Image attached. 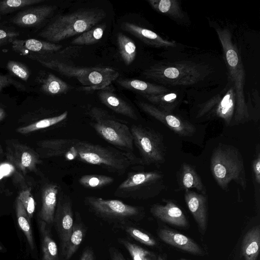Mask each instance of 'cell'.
Listing matches in <instances>:
<instances>
[{
    "label": "cell",
    "instance_id": "obj_8",
    "mask_svg": "<svg viewBox=\"0 0 260 260\" xmlns=\"http://www.w3.org/2000/svg\"><path fill=\"white\" fill-rule=\"evenodd\" d=\"M217 32L223 47L230 76L235 85L238 110L245 122L249 119L250 115L244 95L245 76L243 66L229 31L218 29Z\"/></svg>",
    "mask_w": 260,
    "mask_h": 260
},
{
    "label": "cell",
    "instance_id": "obj_35",
    "mask_svg": "<svg viewBox=\"0 0 260 260\" xmlns=\"http://www.w3.org/2000/svg\"><path fill=\"white\" fill-rule=\"evenodd\" d=\"M143 96L151 103L158 105L159 108L169 112L175 107V102L177 99V95L174 93Z\"/></svg>",
    "mask_w": 260,
    "mask_h": 260
},
{
    "label": "cell",
    "instance_id": "obj_39",
    "mask_svg": "<svg viewBox=\"0 0 260 260\" xmlns=\"http://www.w3.org/2000/svg\"><path fill=\"white\" fill-rule=\"evenodd\" d=\"M18 199L24 207L29 217L31 218L35 210V202L30 189L22 191L19 193Z\"/></svg>",
    "mask_w": 260,
    "mask_h": 260
},
{
    "label": "cell",
    "instance_id": "obj_26",
    "mask_svg": "<svg viewBox=\"0 0 260 260\" xmlns=\"http://www.w3.org/2000/svg\"><path fill=\"white\" fill-rule=\"evenodd\" d=\"M179 184L181 188L186 190L196 188L203 193H205V188L200 177L196 170L189 165L182 164L179 176Z\"/></svg>",
    "mask_w": 260,
    "mask_h": 260
},
{
    "label": "cell",
    "instance_id": "obj_10",
    "mask_svg": "<svg viewBox=\"0 0 260 260\" xmlns=\"http://www.w3.org/2000/svg\"><path fill=\"white\" fill-rule=\"evenodd\" d=\"M84 203L94 214L105 218L124 219L136 217L141 213V208L126 204L118 200L86 196Z\"/></svg>",
    "mask_w": 260,
    "mask_h": 260
},
{
    "label": "cell",
    "instance_id": "obj_34",
    "mask_svg": "<svg viewBox=\"0 0 260 260\" xmlns=\"http://www.w3.org/2000/svg\"><path fill=\"white\" fill-rule=\"evenodd\" d=\"M68 115V112L64 111L61 114L40 120L26 126L18 128L17 132L21 134H27L40 129L46 128L56 124L65 120Z\"/></svg>",
    "mask_w": 260,
    "mask_h": 260
},
{
    "label": "cell",
    "instance_id": "obj_16",
    "mask_svg": "<svg viewBox=\"0 0 260 260\" xmlns=\"http://www.w3.org/2000/svg\"><path fill=\"white\" fill-rule=\"evenodd\" d=\"M152 214L169 224L185 228L188 225L187 218L182 211L171 201L162 205L155 204L150 208Z\"/></svg>",
    "mask_w": 260,
    "mask_h": 260
},
{
    "label": "cell",
    "instance_id": "obj_45",
    "mask_svg": "<svg viewBox=\"0 0 260 260\" xmlns=\"http://www.w3.org/2000/svg\"><path fill=\"white\" fill-rule=\"evenodd\" d=\"M109 253L111 260H126L120 252L113 247L109 249Z\"/></svg>",
    "mask_w": 260,
    "mask_h": 260
},
{
    "label": "cell",
    "instance_id": "obj_36",
    "mask_svg": "<svg viewBox=\"0 0 260 260\" xmlns=\"http://www.w3.org/2000/svg\"><path fill=\"white\" fill-rule=\"evenodd\" d=\"M44 1V0H6L1 1L0 16Z\"/></svg>",
    "mask_w": 260,
    "mask_h": 260
},
{
    "label": "cell",
    "instance_id": "obj_27",
    "mask_svg": "<svg viewBox=\"0 0 260 260\" xmlns=\"http://www.w3.org/2000/svg\"><path fill=\"white\" fill-rule=\"evenodd\" d=\"M119 52L126 66L131 64L137 54V48L134 41L127 36L119 32L117 35Z\"/></svg>",
    "mask_w": 260,
    "mask_h": 260
},
{
    "label": "cell",
    "instance_id": "obj_9",
    "mask_svg": "<svg viewBox=\"0 0 260 260\" xmlns=\"http://www.w3.org/2000/svg\"><path fill=\"white\" fill-rule=\"evenodd\" d=\"M134 144L144 164H159L165 160V148L162 137L157 132L141 125L130 128Z\"/></svg>",
    "mask_w": 260,
    "mask_h": 260
},
{
    "label": "cell",
    "instance_id": "obj_4",
    "mask_svg": "<svg viewBox=\"0 0 260 260\" xmlns=\"http://www.w3.org/2000/svg\"><path fill=\"white\" fill-rule=\"evenodd\" d=\"M210 170L223 190H228L232 181L245 189L247 182L244 160L240 152L234 146L219 144L212 154Z\"/></svg>",
    "mask_w": 260,
    "mask_h": 260
},
{
    "label": "cell",
    "instance_id": "obj_47",
    "mask_svg": "<svg viewBox=\"0 0 260 260\" xmlns=\"http://www.w3.org/2000/svg\"><path fill=\"white\" fill-rule=\"evenodd\" d=\"M11 167L8 164H4L0 166V172L4 175H8L12 170Z\"/></svg>",
    "mask_w": 260,
    "mask_h": 260
},
{
    "label": "cell",
    "instance_id": "obj_7",
    "mask_svg": "<svg viewBox=\"0 0 260 260\" xmlns=\"http://www.w3.org/2000/svg\"><path fill=\"white\" fill-rule=\"evenodd\" d=\"M203 69L188 63L157 64L143 72L146 78L172 85H190L198 81L203 75Z\"/></svg>",
    "mask_w": 260,
    "mask_h": 260
},
{
    "label": "cell",
    "instance_id": "obj_21",
    "mask_svg": "<svg viewBox=\"0 0 260 260\" xmlns=\"http://www.w3.org/2000/svg\"><path fill=\"white\" fill-rule=\"evenodd\" d=\"M121 27L123 29L129 32L148 45L156 47L174 46L173 42L164 40L155 32L134 23L123 22L121 24Z\"/></svg>",
    "mask_w": 260,
    "mask_h": 260
},
{
    "label": "cell",
    "instance_id": "obj_50",
    "mask_svg": "<svg viewBox=\"0 0 260 260\" xmlns=\"http://www.w3.org/2000/svg\"><path fill=\"white\" fill-rule=\"evenodd\" d=\"M4 115H5L4 111H3V109L0 108V119L4 116Z\"/></svg>",
    "mask_w": 260,
    "mask_h": 260
},
{
    "label": "cell",
    "instance_id": "obj_19",
    "mask_svg": "<svg viewBox=\"0 0 260 260\" xmlns=\"http://www.w3.org/2000/svg\"><path fill=\"white\" fill-rule=\"evenodd\" d=\"M159 238L164 242L187 252L202 255L201 247L190 238L170 230L162 229L158 232Z\"/></svg>",
    "mask_w": 260,
    "mask_h": 260
},
{
    "label": "cell",
    "instance_id": "obj_46",
    "mask_svg": "<svg viewBox=\"0 0 260 260\" xmlns=\"http://www.w3.org/2000/svg\"><path fill=\"white\" fill-rule=\"evenodd\" d=\"M80 260H94L92 251L89 248L85 249L82 253Z\"/></svg>",
    "mask_w": 260,
    "mask_h": 260
},
{
    "label": "cell",
    "instance_id": "obj_11",
    "mask_svg": "<svg viewBox=\"0 0 260 260\" xmlns=\"http://www.w3.org/2000/svg\"><path fill=\"white\" fill-rule=\"evenodd\" d=\"M206 115L222 119L227 125L233 126L244 122L237 108L236 94L233 90L222 99H217L205 104L199 116Z\"/></svg>",
    "mask_w": 260,
    "mask_h": 260
},
{
    "label": "cell",
    "instance_id": "obj_53",
    "mask_svg": "<svg viewBox=\"0 0 260 260\" xmlns=\"http://www.w3.org/2000/svg\"><path fill=\"white\" fill-rule=\"evenodd\" d=\"M2 246L0 245V250H2Z\"/></svg>",
    "mask_w": 260,
    "mask_h": 260
},
{
    "label": "cell",
    "instance_id": "obj_52",
    "mask_svg": "<svg viewBox=\"0 0 260 260\" xmlns=\"http://www.w3.org/2000/svg\"><path fill=\"white\" fill-rule=\"evenodd\" d=\"M3 176V175L0 172V179H1Z\"/></svg>",
    "mask_w": 260,
    "mask_h": 260
},
{
    "label": "cell",
    "instance_id": "obj_24",
    "mask_svg": "<svg viewBox=\"0 0 260 260\" xmlns=\"http://www.w3.org/2000/svg\"><path fill=\"white\" fill-rule=\"evenodd\" d=\"M260 245V228L256 225L245 235L241 245V251L245 260H257Z\"/></svg>",
    "mask_w": 260,
    "mask_h": 260
},
{
    "label": "cell",
    "instance_id": "obj_30",
    "mask_svg": "<svg viewBox=\"0 0 260 260\" xmlns=\"http://www.w3.org/2000/svg\"><path fill=\"white\" fill-rule=\"evenodd\" d=\"M151 6L160 13L167 14L178 19L184 17L183 12L176 1L173 0H151L148 1Z\"/></svg>",
    "mask_w": 260,
    "mask_h": 260
},
{
    "label": "cell",
    "instance_id": "obj_25",
    "mask_svg": "<svg viewBox=\"0 0 260 260\" xmlns=\"http://www.w3.org/2000/svg\"><path fill=\"white\" fill-rule=\"evenodd\" d=\"M39 228L41 239L42 260H59L58 248L52 239L47 224L40 220Z\"/></svg>",
    "mask_w": 260,
    "mask_h": 260
},
{
    "label": "cell",
    "instance_id": "obj_6",
    "mask_svg": "<svg viewBox=\"0 0 260 260\" xmlns=\"http://www.w3.org/2000/svg\"><path fill=\"white\" fill-rule=\"evenodd\" d=\"M162 178V174L157 171L130 172L117 186L114 195L139 200L153 197L160 189Z\"/></svg>",
    "mask_w": 260,
    "mask_h": 260
},
{
    "label": "cell",
    "instance_id": "obj_5",
    "mask_svg": "<svg viewBox=\"0 0 260 260\" xmlns=\"http://www.w3.org/2000/svg\"><path fill=\"white\" fill-rule=\"evenodd\" d=\"M89 115L90 126L102 139L124 151L134 150L131 129L123 121L98 107L91 109Z\"/></svg>",
    "mask_w": 260,
    "mask_h": 260
},
{
    "label": "cell",
    "instance_id": "obj_29",
    "mask_svg": "<svg viewBox=\"0 0 260 260\" xmlns=\"http://www.w3.org/2000/svg\"><path fill=\"white\" fill-rule=\"evenodd\" d=\"M76 222L73 224L72 233L66 250L64 259L70 260L81 244L84 237L82 224L79 222L80 214L76 213Z\"/></svg>",
    "mask_w": 260,
    "mask_h": 260
},
{
    "label": "cell",
    "instance_id": "obj_31",
    "mask_svg": "<svg viewBox=\"0 0 260 260\" xmlns=\"http://www.w3.org/2000/svg\"><path fill=\"white\" fill-rule=\"evenodd\" d=\"M106 28L105 23L97 25L75 38L72 44L76 45H90L95 44L103 37Z\"/></svg>",
    "mask_w": 260,
    "mask_h": 260
},
{
    "label": "cell",
    "instance_id": "obj_44",
    "mask_svg": "<svg viewBox=\"0 0 260 260\" xmlns=\"http://www.w3.org/2000/svg\"><path fill=\"white\" fill-rule=\"evenodd\" d=\"M19 36L18 32L0 29V40H11Z\"/></svg>",
    "mask_w": 260,
    "mask_h": 260
},
{
    "label": "cell",
    "instance_id": "obj_43",
    "mask_svg": "<svg viewBox=\"0 0 260 260\" xmlns=\"http://www.w3.org/2000/svg\"><path fill=\"white\" fill-rule=\"evenodd\" d=\"M32 157L28 152H24L21 157V164L24 168L29 167L32 164Z\"/></svg>",
    "mask_w": 260,
    "mask_h": 260
},
{
    "label": "cell",
    "instance_id": "obj_38",
    "mask_svg": "<svg viewBox=\"0 0 260 260\" xmlns=\"http://www.w3.org/2000/svg\"><path fill=\"white\" fill-rule=\"evenodd\" d=\"M126 232L134 239L149 246L156 245L155 240L146 233L133 227H127Z\"/></svg>",
    "mask_w": 260,
    "mask_h": 260
},
{
    "label": "cell",
    "instance_id": "obj_17",
    "mask_svg": "<svg viewBox=\"0 0 260 260\" xmlns=\"http://www.w3.org/2000/svg\"><path fill=\"white\" fill-rule=\"evenodd\" d=\"M98 95L101 102L114 112L134 120L138 119V116L131 105L109 87L99 90Z\"/></svg>",
    "mask_w": 260,
    "mask_h": 260
},
{
    "label": "cell",
    "instance_id": "obj_28",
    "mask_svg": "<svg viewBox=\"0 0 260 260\" xmlns=\"http://www.w3.org/2000/svg\"><path fill=\"white\" fill-rule=\"evenodd\" d=\"M16 210L18 225L25 235L29 246L31 249H34L35 244L30 218L18 198L16 200Z\"/></svg>",
    "mask_w": 260,
    "mask_h": 260
},
{
    "label": "cell",
    "instance_id": "obj_51",
    "mask_svg": "<svg viewBox=\"0 0 260 260\" xmlns=\"http://www.w3.org/2000/svg\"><path fill=\"white\" fill-rule=\"evenodd\" d=\"M158 260H164L162 257H161L160 256H159L158 257Z\"/></svg>",
    "mask_w": 260,
    "mask_h": 260
},
{
    "label": "cell",
    "instance_id": "obj_15",
    "mask_svg": "<svg viewBox=\"0 0 260 260\" xmlns=\"http://www.w3.org/2000/svg\"><path fill=\"white\" fill-rule=\"evenodd\" d=\"M12 48L16 52L27 56L51 54L62 47L60 45L34 39L12 40Z\"/></svg>",
    "mask_w": 260,
    "mask_h": 260
},
{
    "label": "cell",
    "instance_id": "obj_48",
    "mask_svg": "<svg viewBox=\"0 0 260 260\" xmlns=\"http://www.w3.org/2000/svg\"><path fill=\"white\" fill-rule=\"evenodd\" d=\"M151 255V253L149 252L144 256L143 260H152L150 257Z\"/></svg>",
    "mask_w": 260,
    "mask_h": 260
},
{
    "label": "cell",
    "instance_id": "obj_54",
    "mask_svg": "<svg viewBox=\"0 0 260 260\" xmlns=\"http://www.w3.org/2000/svg\"><path fill=\"white\" fill-rule=\"evenodd\" d=\"M180 260H186V259H180Z\"/></svg>",
    "mask_w": 260,
    "mask_h": 260
},
{
    "label": "cell",
    "instance_id": "obj_49",
    "mask_svg": "<svg viewBox=\"0 0 260 260\" xmlns=\"http://www.w3.org/2000/svg\"><path fill=\"white\" fill-rule=\"evenodd\" d=\"M10 40H0V46L8 43Z\"/></svg>",
    "mask_w": 260,
    "mask_h": 260
},
{
    "label": "cell",
    "instance_id": "obj_2",
    "mask_svg": "<svg viewBox=\"0 0 260 260\" xmlns=\"http://www.w3.org/2000/svg\"><path fill=\"white\" fill-rule=\"evenodd\" d=\"M27 57L62 75L76 78L83 86L79 89L83 91L100 90L107 88L119 76L118 72L110 68L75 67L42 55H30Z\"/></svg>",
    "mask_w": 260,
    "mask_h": 260
},
{
    "label": "cell",
    "instance_id": "obj_42",
    "mask_svg": "<svg viewBox=\"0 0 260 260\" xmlns=\"http://www.w3.org/2000/svg\"><path fill=\"white\" fill-rule=\"evenodd\" d=\"M252 168L255 180L259 184L260 183V155L259 153L253 161Z\"/></svg>",
    "mask_w": 260,
    "mask_h": 260
},
{
    "label": "cell",
    "instance_id": "obj_41",
    "mask_svg": "<svg viewBox=\"0 0 260 260\" xmlns=\"http://www.w3.org/2000/svg\"><path fill=\"white\" fill-rule=\"evenodd\" d=\"M11 85H13L21 90L25 89V87L23 84L16 81L10 76L0 75V91L3 88Z\"/></svg>",
    "mask_w": 260,
    "mask_h": 260
},
{
    "label": "cell",
    "instance_id": "obj_33",
    "mask_svg": "<svg viewBox=\"0 0 260 260\" xmlns=\"http://www.w3.org/2000/svg\"><path fill=\"white\" fill-rule=\"evenodd\" d=\"M114 181L113 177L104 175H85L78 181L82 186L90 189H99L108 186Z\"/></svg>",
    "mask_w": 260,
    "mask_h": 260
},
{
    "label": "cell",
    "instance_id": "obj_40",
    "mask_svg": "<svg viewBox=\"0 0 260 260\" xmlns=\"http://www.w3.org/2000/svg\"><path fill=\"white\" fill-rule=\"evenodd\" d=\"M120 241L127 250L133 260H143L144 256L149 252L141 247L124 239L120 240Z\"/></svg>",
    "mask_w": 260,
    "mask_h": 260
},
{
    "label": "cell",
    "instance_id": "obj_14",
    "mask_svg": "<svg viewBox=\"0 0 260 260\" xmlns=\"http://www.w3.org/2000/svg\"><path fill=\"white\" fill-rule=\"evenodd\" d=\"M56 9L53 5H40L26 9L18 13L11 20L20 26H33L49 17Z\"/></svg>",
    "mask_w": 260,
    "mask_h": 260
},
{
    "label": "cell",
    "instance_id": "obj_20",
    "mask_svg": "<svg viewBox=\"0 0 260 260\" xmlns=\"http://www.w3.org/2000/svg\"><path fill=\"white\" fill-rule=\"evenodd\" d=\"M59 189L58 185L56 184H48L43 189L40 217L47 224L53 223Z\"/></svg>",
    "mask_w": 260,
    "mask_h": 260
},
{
    "label": "cell",
    "instance_id": "obj_22",
    "mask_svg": "<svg viewBox=\"0 0 260 260\" xmlns=\"http://www.w3.org/2000/svg\"><path fill=\"white\" fill-rule=\"evenodd\" d=\"M37 82L41 90L48 95L66 93L72 89L69 84L55 75L49 72H43L37 77Z\"/></svg>",
    "mask_w": 260,
    "mask_h": 260
},
{
    "label": "cell",
    "instance_id": "obj_23",
    "mask_svg": "<svg viewBox=\"0 0 260 260\" xmlns=\"http://www.w3.org/2000/svg\"><path fill=\"white\" fill-rule=\"evenodd\" d=\"M118 84L127 90L136 91L144 95H159L166 93L169 90L166 87L135 79H121L117 80Z\"/></svg>",
    "mask_w": 260,
    "mask_h": 260
},
{
    "label": "cell",
    "instance_id": "obj_1",
    "mask_svg": "<svg viewBox=\"0 0 260 260\" xmlns=\"http://www.w3.org/2000/svg\"><path fill=\"white\" fill-rule=\"evenodd\" d=\"M74 146L77 154L76 159L100 166L118 175L124 174L132 166L144 165L142 160L132 152L76 139Z\"/></svg>",
    "mask_w": 260,
    "mask_h": 260
},
{
    "label": "cell",
    "instance_id": "obj_3",
    "mask_svg": "<svg viewBox=\"0 0 260 260\" xmlns=\"http://www.w3.org/2000/svg\"><path fill=\"white\" fill-rule=\"evenodd\" d=\"M106 15L105 11L101 9L79 10L58 17L39 35L51 43L60 42L90 29Z\"/></svg>",
    "mask_w": 260,
    "mask_h": 260
},
{
    "label": "cell",
    "instance_id": "obj_12",
    "mask_svg": "<svg viewBox=\"0 0 260 260\" xmlns=\"http://www.w3.org/2000/svg\"><path fill=\"white\" fill-rule=\"evenodd\" d=\"M54 221L60 240L62 256L64 257L74 224L72 203L70 197L63 194L57 203Z\"/></svg>",
    "mask_w": 260,
    "mask_h": 260
},
{
    "label": "cell",
    "instance_id": "obj_37",
    "mask_svg": "<svg viewBox=\"0 0 260 260\" xmlns=\"http://www.w3.org/2000/svg\"><path fill=\"white\" fill-rule=\"evenodd\" d=\"M7 68L12 74L23 81H27L30 76L29 69L24 64L14 60H10Z\"/></svg>",
    "mask_w": 260,
    "mask_h": 260
},
{
    "label": "cell",
    "instance_id": "obj_32",
    "mask_svg": "<svg viewBox=\"0 0 260 260\" xmlns=\"http://www.w3.org/2000/svg\"><path fill=\"white\" fill-rule=\"evenodd\" d=\"M75 139H59L46 141L43 146L49 149L50 156H64L66 157Z\"/></svg>",
    "mask_w": 260,
    "mask_h": 260
},
{
    "label": "cell",
    "instance_id": "obj_18",
    "mask_svg": "<svg viewBox=\"0 0 260 260\" xmlns=\"http://www.w3.org/2000/svg\"><path fill=\"white\" fill-rule=\"evenodd\" d=\"M184 198L188 208L198 226L202 231H205L207 222L206 197L202 194L188 190H186Z\"/></svg>",
    "mask_w": 260,
    "mask_h": 260
},
{
    "label": "cell",
    "instance_id": "obj_13",
    "mask_svg": "<svg viewBox=\"0 0 260 260\" xmlns=\"http://www.w3.org/2000/svg\"><path fill=\"white\" fill-rule=\"evenodd\" d=\"M137 104L146 113L160 121L179 135L188 136L195 132V127L191 123L170 114L169 112L143 101L138 102Z\"/></svg>",
    "mask_w": 260,
    "mask_h": 260
}]
</instances>
